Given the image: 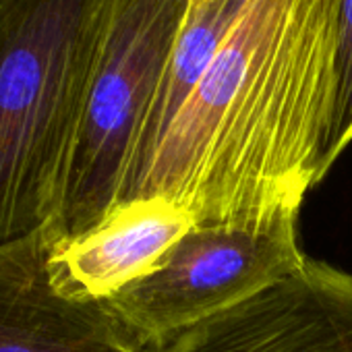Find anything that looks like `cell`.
Returning a JSON list of instances; mask_svg holds the SVG:
<instances>
[{
    "instance_id": "1",
    "label": "cell",
    "mask_w": 352,
    "mask_h": 352,
    "mask_svg": "<svg viewBox=\"0 0 352 352\" xmlns=\"http://www.w3.org/2000/svg\"><path fill=\"white\" fill-rule=\"evenodd\" d=\"M338 19L340 0H245L118 206L162 197L204 226L300 212L307 191L323 181Z\"/></svg>"
},
{
    "instance_id": "2",
    "label": "cell",
    "mask_w": 352,
    "mask_h": 352,
    "mask_svg": "<svg viewBox=\"0 0 352 352\" xmlns=\"http://www.w3.org/2000/svg\"><path fill=\"white\" fill-rule=\"evenodd\" d=\"M112 0H0V245L44 228Z\"/></svg>"
},
{
    "instance_id": "3",
    "label": "cell",
    "mask_w": 352,
    "mask_h": 352,
    "mask_svg": "<svg viewBox=\"0 0 352 352\" xmlns=\"http://www.w3.org/2000/svg\"><path fill=\"white\" fill-rule=\"evenodd\" d=\"M189 0H112L102 52L50 222L54 247L96 228L120 199Z\"/></svg>"
},
{
    "instance_id": "4",
    "label": "cell",
    "mask_w": 352,
    "mask_h": 352,
    "mask_svg": "<svg viewBox=\"0 0 352 352\" xmlns=\"http://www.w3.org/2000/svg\"><path fill=\"white\" fill-rule=\"evenodd\" d=\"M307 261L298 212L241 224H195L151 274L106 298L145 352L294 274Z\"/></svg>"
},
{
    "instance_id": "5",
    "label": "cell",
    "mask_w": 352,
    "mask_h": 352,
    "mask_svg": "<svg viewBox=\"0 0 352 352\" xmlns=\"http://www.w3.org/2000/svg\"><path fill=\"white\" fill-rule=\"evenodd\" d=\"M160 352H352V274L307 261Z\"/></svg>"
},
{
    "instance_id": "6",
    "label": "cell",
    "mask_w": 352,
    "mask_h": 352,
    "mask_svg": "<svg viewBox=\"0 0 352 352\" xmlns=\"http://www.w3.org/2000/svg\"><path fill=\"white\" fill-rule=\"evenodd\" d=\"M40 228L0 245V352H145L106 300L67 290Z\"/></svg>"
},
{
    "instance_id": "7",
    "label": "cell",
    "mask_w": 352,
    "mask_h": 352,
    "mask_svg": "<svg viewBox=\"0 0 352 352\" xmlns=\"http://www.w3.org/2000/svg\"><path fill=\"white\" fill-rule=\"evenodd\" d=\"M193 226L185 208L162 197L120 204L81 239L54 247L52 267L67 290L106 300L151 274Z\"/></svg>"
},
{
    "instance_id": "8",
    "label": "cell",
    "mask_w": 352,
    "mask_h": 352,
    "mask_svg": "<svg viewBox=\"0 0 352 352\" xmlns=\"http://www.w3.org/2000/svg\"><path fill=\"white\" fill-rule=\"evenodd\" d=\"M243 5L245 0H208L201 5H189L181 34L176 38L174 50L170 54L157 100L149 114L143 139L135 151L126 179L155 149V145L172 124L174 116L181 112L185 102L191 98L197 83L212 65L218 48L222 46L226 34L230 32L234 19L239 17Z\"/></svg>"
},
{
    "instance_id": "9",
    "label": "cell",
    "mask_w": 352,
    "mask_h": 352,
    "mask_svg": "<svg viewBox=\"0 0 352 352\" xmlns=\"http://www.w3.org/2000/svg\"><path fill=\"white\" fill-rule=\"evenodd\" d=\"M352 141V0H340L338 19V85L329 135L321 157V176Z\"/></svg>"
},
{
    "instance_id": "10",
    "label": "cell",
    "mask_w": 352,
    "mask_h": 352,
    "mask_svg": "<svg viewBox=\"0 0 352 352\" xmlns=\"http://www.w3.org/2000/svg\"><path fill=\"white\" fill-rule=\"evenodd\" d=\"M201 3H208V0H189V5H201Z\"/></svg>"
}]
</instances>
